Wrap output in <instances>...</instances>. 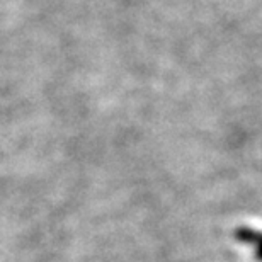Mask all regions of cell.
<instances>
[{"label": "cell", "instance_id": "cell-1", "mask_svg": "<svg viewBox=\"0 0 262 262\" xmlns=\"http://www.w3.org/2000/svg\"><path fill=\"white\" fill-rule=\"evenodd\" d=\"M235 238L238 240L240 244L244 245H250L254 252V257L259 262H262V232L260 230H254L249 227H240L235 230Z\"/></svg>", "mask_w": 262, "mask_h": 262}]
</instances>
